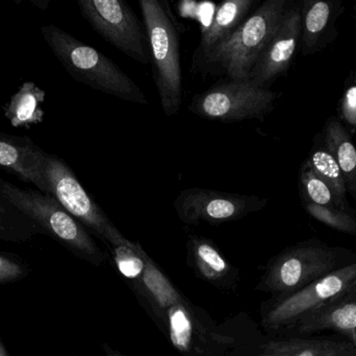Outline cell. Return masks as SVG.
<instances>
[{
    "mask_svg": "<svg viewBox=\"0 0 356 356\" xmlns=\"http://www.w3.org/2000/svg\"><path fill=\"white\" fill-rule=\"evenodd\" d=\"M259 356H356V348L345 342L291 339L267 343Z\"/></svg>",
    "mask_w": 356,
    "mask_h": 356,
    "instance_id": "cell-19",
    "label": "cell"
},
{
    "mask_svg": "<svg viewBox=\"0 0 356 356\" xmlns=\"http://www.w3.org/2000/svg\"><path fill=\"white\" fill-rule=\"evenodd\" d=\"M41 33L52 54L75 81L127 102L148 105L138 84L106 54L56 25H45Z\"/></svg>",
    "mask_w": 356,
    "mask_h": 356,
    "instance_id": "cell-1",
    "label": "cell"
},
{
    "mask_svg": "<svg viewBox=\"0 0 356 356\" xmlns=\"http://www.w3.org/2000/svg\"><path fill=\"white\" fill-rule=\"evenodd\" d=\"M339 119L346 127L356 131V81L347 86L339 109Z\"/></svg>",
    "mask_w": 356,
    "mask_h": 356,
    "instance_id": "cell-28",
    "label": "cell"
},
{
    "mask_svg": "<svg viewBox=\"0 0 356 356\" xmlns=\"http://www.w3.org/2000/svg\"><path fill=\"white\" fill-rule=\"evenodd\" d=\"M0 356H10L8 351H6V347L2 344L1 340H0Z\"/></svg>",
    "mask_w": 356,
    "mask_h": 356,
    "instance_id": "cell-30",
    "label": "cell"
},
{
    "mask_svg": "<svg viewBox=\"0 0 356 356\" xmlns=\"http://www.w3.org/2000/svg\"><path fill=\"white\" fill-rule=\"evenodd\" d=\"M336 254L320 246H300L280 255L268 270L261 290L290 293L305 288L332 273L336 267Z\"/></svg>",
    "mask_w": 356,
    "mask_h": 356,
    "instance_id": "cell-10",
    "label": "cell"
},
{
    "mask_svg": "<svg viewBox=\"0 0 356 356\" xmlns=\"http://www.w3.org/2000/svg\"><path fill=\"white\" fill-rule=\"evenodd\" d=\"M276 98L275 92L251 82L228 81L195 95L188 110L200 118L220 123L263 119L273 110Z\"/></svg>",
    "mask_w": 356,
    "mask_h": 356,
    "instance_id": "cell-6",
    "label": "cell"
},
{
    "mask_svg": "<svg viewBox=\"0 0 356 356\" xmlns=\"http://www.w3.org/2000/svg\"><path fill=\"white\" fill-rule=\"evenodd\" d=\"M355 341H356V334H355Z\"/></svg>",
    "mask_w": 356,
    "mask_h": 356,
    "instance_id": "cell-31",
    "label": "cell"
},
{
    "mask_svg": "<svg viewBox=\"0 0 356 356\" xmlns=\"http://www.w3.org/2000/svg\"><path fill=\"white\" fill-rule=\"evenodd\" d=\"M344 10L341 0L301 1V52L305 56L321 52L338 35L336 22Z\"/></svg>",
    "mask_w": 356,
    "mask_h": 356,
    "instance_id": "cell-12",
    "label": "cell"
},
{
    "mask_svg": "<svg viewBox=\"0 0 356 356\" xmlns=\"http://www.w3.org/2000/svg\"><path fill=\"white\" fill-rule=\"evenodd\" d=\"M45 154V150L29 137L0 132V169L14 173L46 194L47 186L43 173Z\"/></svg>",
    "mask_w": 356,
    "mask_h": 356,
    "instance_id": "cell-13",
    "label": "cell"
},
{
    "mask_svg": "<svg viewBox=\"0 0 356 356\" xmlns=\"http://www.w3.org/2000/svg\"><path fill=\"white\" fill-rule=\"evenodd\" d=\"M47 192L63 208L79 222L88 231L112 248L129 242L108 219L102 207L83 187L71 167L56 155L46 153L43 164Z\"/></svg>",
    "mask_w": 356,
    "mask_h": 356,
    "instance_id": "cell-5",
    "label": "cell"
},
{
    "mask_svg": "<svg viewBox=\"0 0 356 356\" xmlns=\"http://www.w3.org/2000/svg\"><path fill=\"white\" fill-rule=\"evenodd\" d=\"M149 42L152 77L165 115L173 116L182 104V73L177 23L166 1H140Z\"/></svg>",
    "mask_w": 356,
    "mask_h": 356,
    "instance_id": "cell-4",
    "label": "cell"
},
{
    "mask_svg": "<svg viewBox=\"0 0 356 356\" xmlns=\"http://www.w3.org/2000/svg\"><path fill=\"white\" fill-rule=\"evenodd\" d=\"M307 212L317 221L337 231L356 235V219L355 215H349L338 209L326 208L312 203H303Z\"/></svg>",
    "mask_w": 356,
    "mask_h": 356,
    "instance_id": "cell-26",
    "label": "cell"
},
{
    "mask_svg": "<svg viewBox=\"0 0 356 356\" xmlns=\"http://www.w3.org/2000/svg\"><path fill=\"white\" fill-rule=\"evenodd\" d=\"M255 0H227L222 2L213 15L211 24L201 33L199 59L225 43L249 17Z\"/></svg>",
    "mask_w": 356,
    "mask_h": 356,
    "instance_id": "cell-14",
    "label": "cell"
},
{
    "mask_svg": "<svg viewBox=\"0 0 356 356\" xmlns=\"http://www.w3.org/2000/svg\"><path fill=\"white\" fill-rule=\"evenodd\" d=\"M164 320L171 344L177 351L182 355L200 353L198 343L202 340L203 330L186 301L169 309L165 313Z\"/></svg>",
    "mask_w": 356,
    "mask_h": 356,
    "instance_id": "cell-17",
    "label": "cell"
},
{
    "mask_svg": "<svg viewBox=\"0 0 356 356\" xmlns=\"http://www.w3.org/2000/svg\"><path fill=\"white\" fill-rule=\"evenodd\" d=\"M307 160L311 165L314 173L330 187L334 196L343 205L351 208V205L349 204L348 199H347L348 192H347L344 178H343L336 159L324 146L322 133L315 136L313 148H312L309 158Z\"/></svg>",
    "mask_w": 356,
    "mask_h": 356,
    "instance_id": "cell-21",
    "label": "cell"
},
{
    "mask_svg": "<svg viewBox=\"0 0 356 356\" xmlns=\"http://www.w3.org/2000/svg\"><path fill=\"white\" fill-rule=\"evenodd\" d=\"M79 10L92 29L133 60L150 63L145 26L123 0H79Z\"/></svg>",
    "mask_w": 356,
    "mask_h": 356,
    "instance_id": "cell-7",
    "label": "cell"
},
{
    "mask_svg": "<svg viewBox=\"0 0 356 356\" xmlns=\"http://www.w3.org/2000/svg\"><path fill=\"white\" fill-rule=\"evenodd\" d=\"M45 92L33 82H25L4 107V115L14 127H29L43 121Z\"/></svg>",
    "mask_w": 356,
    "mask_h": 356,
    "instance_id": "cell-18",
    "label": "cell"
},
{
    "mask_svg": "<svg viewBox=\"0 0 356 356\" xmlns=\"http://www.w3.org/2000/svg\"><path fill=\"white\" fill-rule=\"evenodd\" d=\"M138 286L149 301L158 315L164 319L165 313L171 307L184 301L181 295L170 280L147 256L143 276Z\"/></svg>",
    "mask_w": 356,
    "mask_h": 356,
    "instance_id": "cell-20",
    "label": "cell"
},
{
    "mask_svg": "<svg viewBox=\"0 0 356 356\" xmlns=\"http://www.w3.org/2000/svg\"><path fill=\"white\" fill-rule=\"evenodd\" d=\"M29 274V269L24 261L13 255L0 253V284L18 281Z\"/></svg>",
    "mask_w": 356,
    "mask_h": 356,
    "instance_id": "cell-27",
    "label": "cell"
},
{
    "mask_svg": "<svg viewBox=\"0 0 356 356\" xmlns=\"http://www.w3.org/2000/svg\"><path fill=\"white\" fill-rule=\"evenodd\" d=\"M300 38L301 2H291L280 27L253 66L248 81L269 89L273 82L290 69Z\"/></svg>",
    "mask_w": 356,
    "mask_h": 356,
    "instance_id": "cell-11",
    "label": "cell"
},
{
    "mask_svg": "<svg viewBox=\"0 0 356 356\" xmlns=\"http://www.w3.org/2000/svg\"><path fill=\"white\" fill-rule=\"evenodd\" d=\"M356 290V263L332 271L298 292L276 303L266 315L264 324L278 328L295 323L332 300Z\"/></svg>",
    "mask_w": 356,
    "mask_h": 356,
    "instance_id": "cell-9",
    "label": "cell"
},
{
    "mask_svg": "<svg viewBox=\"0 0 356 356\" xmlns=\"http://www.w3.org/2000/svg\"><path fill=\"white\" fill-rule=\"evenodd\" d=\"M199 275L211 284H218L227 277L230 265L211 240L192 236L188 242Z\"/></svg>",
    "mask_w": 356,
    "mask_h": 356,
    "instance_id": "cell-22",
    "label": "cell"
},
{
    "mask_svg": "<svg viewBox=\"0 0 356 356\" xmlns=\"http://www.w3.org/2000/svg\"><path fill=\"white\" fill-rule=\"evenodd\" d=\"M347 295L302 318L300 332L323 330L353 332L356 328V297Z\"/></svg>",
    "mask_w": 356,
    "mask_h": 356,
    "instance_id": "cell-16",
    "label": "cell"
},
{
    "mask_svg": "<svg viewBox=\"0 0 356 356\" xmlns=\"http://www.w3.org/2000/svg\"><path fill=\"white\" fill-rule=\"evenodd\" d=\"M299 194L303 203H312L326 208L338 209L356 217V211L345 206L332 194L327 185L314 173L311 165L305 160L299 171Z\"/></svg>",
    "mask_w": 356,
    "mask_h": 356,
    "instance_id": "cell-23",
    "label": "cell"
},
{
    "mask_svg": "<svg viewBox=\"0 0 356 356\" xmlns=\"http://www.w3.org/2000/svg\"><path fill=\"white\" fill-rule=\"evenodd\" d=\"M290 4L289 0L263 2L225 43L200 58L203 67L225 75L229 81H248L253 66L280 27Z\"/></svg>",
    "mask_w": 356,
    "mask_h": 356,
    "instance_id": "cell-3",
    "label": "cell"
},
{
    "mask_svg": "<svg viewBox=\"0 0 356 356\" xmlns=\"http://www.w3.org/2000/svg\"><path fill=\"white\" fill-rule=\"evenodd\" d=\"M39 234L44 232L35 222L0 199V240L24 244Z\"/></svg>",
    "mask_w": 356,
    "mask_h": 356,
    "instance_id": "cell-24",
    "label": "cell"
},
{
    "mask_svg": "<svg viewBox=\"0 0 356 356\" xmlns=\"http://www.w3.org/2000/svg\"><path fill=\"white\" fill-rule=\"evenodd\" d=\"M104 351H106V356H127L122 355V353H117V351L113 350V349H111L110 347H108V345L106 344H104Z\"/></svg>",
    "mask_w": 356,
    "mask_h": 356,
    "instance_id": "cell-29",
    "label": "cell"
},
{
    "mask_svg": "<svg viewBox=\"0 0 356 356\" xmlns=\"http://www.w3.org/2000/svg\"><path fill=\"white\" fill-rule=\"evenodd\" d=\"M115 265L121 275L139 284L146 267L148 255L138 242L129 240L127 244L113 248Z\"/></svg>",
    "mask_w": 356,
    "mask_h": 356,
    "instance_id": "cell-25",
    "label": "cell"
},
{
    "mask_svg": "<svg viewBox=\"0 0 356 356\" xmlns=\"http://www.w3.org/2000/svg\"><path fill=\"white\" fill-rule=\"evenodd\" d=\"M268 199L257 196L188 188L178 194L173 207L178 219L184 224L218 225L238 221L250 213L261 210L268 204Z\"/></svg>",
    "mask_w": 356,
    "mask_h": 356,
    "instance_id": "cell-8",
    "label": "cell"
},
{
    "mask_svg": "<svg viewBox=\"0 0 356 356\" xmlns=\"http://www.w3.org/2000/svg\"><path fill=\"white\" fill-rule=\"evenodd\" d=\"M0 199L35 222L45 235L79 258L95 265L106 261L90 232L50 194L37 188L19 187L0 177Z\"/></svg>",
    "mask_w": 356,
    "mask_h": 356,
    "instance_id": "cell-2",
    "label": "cell"
},
{
    "mask_svg": "<svg viewBox=\"0 0 356 356\" xmlns=\"http://www.w3.org/2000/svg\"><path fill=\"white\" fill-rule=\"evenodd\" d=\"M322 139L340 167L347 192L356 201V146L350 131L338 117L332 116L324 125Z\"/></svg>",
    "mask_w": 356,
    "mask_h": 356,
    "instance_id": "cell-15",
    "label": "cell"
}]
</instances>
